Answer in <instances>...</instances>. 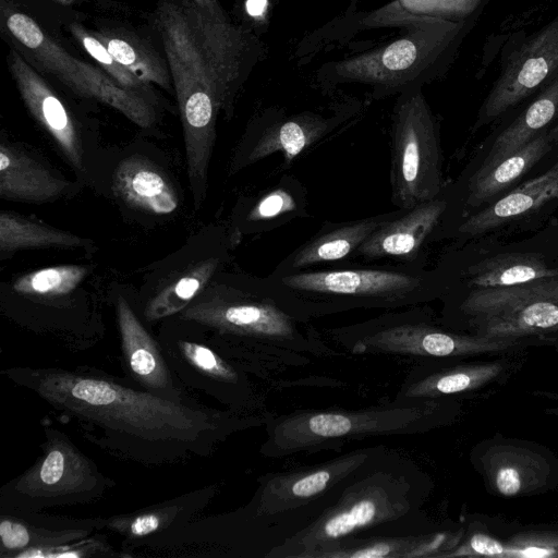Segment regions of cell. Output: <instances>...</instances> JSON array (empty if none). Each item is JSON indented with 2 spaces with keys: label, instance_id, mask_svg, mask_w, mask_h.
I'll return each instance as SVG.
<instances>
[{
  "label": "cell",
  "instance_id": "cell-1",
  "mask_svg": "<svg viewBox=\"0 0 558 558\" xmlns=\"http://www.w3.org/2000/svg\"><path fill=\"white\" fill-rule=\"evenodd\" d=\"M0 375L75 424L94 446L146 466L209 457L236 433L265 424V416L172 401L85 365L11 366Z\"/></svg>",
  "mask_w": 558,
  "mask_h": 558
},
{
  "label": "cell",
  "instance_id": "cell-2",
  "mask_svg": "<svg viewBox=\"0 0 558 558\" xmlns=\"http://www.w3.org/2000/svg\"><path fill=\"white\" fill-rule=\"evenodd\" d=\"M154 24L165 50L183 126L195 208L205 201L218 116L259 53L257 40L192 0H161Z\"/></svg>",
  "mask_w": 558,
  "mask_h": 558
},
{
  "label": "cell",
  "instance_id": "cell-3",
  "mask_svg": "<svg viewBox=\"0 0 558 558\" xmlns=\"http://www.w3.org/2000/svg\"><path fill=\"white\" fill-rule=\"evenodd\" d=\"M427 492L428 478L418 465L385 446L330 505L266 558H317L352 536L414 533Z\"/></svg>",
  "mask_w": 558,
  "mask_h": 558
},
{
  "label": "cell",
  "instance_id": "cell-4",
  "mask_svg": "<svg viewBox=\"0 0 558 558\" xmlns=\"http://www.w3.org/2000/svg\"><path fill=\"white\" fill-rule=\"evenodd\" d=\"M177 317L203 327L215 348L258 377H266L270 362L303 365L311 356L336 353L311 323L291 315L256 280L194 300Z\"/></svg>",
  "mask_w": 558,
  "mask_h": 558
},
{
  "label": "cell",
  "instance_id": "cell-5",
  "mask_svg": "<svg viewBox=\"0 0 558 558\" xmlns=\"http://www.w3.org/2000/svg\"><path fill=\"white\" fill-rule=\"evenodd\" d=\"M255 280L280 306L305 323L356 310L423 305L442 290L439 274L424 265L407 264L271 271Z\"/></svg>",
  "mask_w": 558,
  "mask_h": 558
},
{
  "label": "cell",
  "instance_id": "cell-6",
  "mask_svg": "<svg viewBox=\"0 0 558 558\" xmlns=\"http://www.w3.org/2000/svg\"><path fill=\"white\" fill-rule=\"evenodd\" d=\"M450 403L444 399L399 400L360 409H307L265 416L266 438L259 452L266 458L339 450L369 437L418 435L448 422Z\"/></svg>",
  "mask_w": 558,
  "mask_h": 558
},
{
  "label": "cell",
  "instance_id": "cell-7",
  "mask_svg": "<svg viewBox=\"0 0 558 558\" xmlns=\"http://www.w3.org/2000/svg\"><path fill=\"white\" fill-rule=\"evenodd\" d=\"M470 25V20L417 17L405 25V34L328 65L323 77L367 85L377 98L418 88L449 65Z\"/></svg>",
  "mask_w": 558,
  "mask_h": 558
},
{
  "label": "cell",
  "instance_id": "cell-8",
  "mask_svg": "<svg viewBox=\"0 0 558 558\" xmlns=\"http://www.w3.org/2000/svg\"><path fill=\"white\" fill-rule=\"evenodd\" d=\"M325 332L351 354L387 355L414 364L441 363L507 350L517 344V339L466 336L444 329L433 322L430 313L422 305L386 311Z\"/></svg>",
  "mask_w": 558,
  "mask_h": 558
},
{
  "label": "cell",
  "instance_id": "cell-9",
  "mask_svg": "<svg viewBox=\"0 0 558 558\" xmlns=\"http://www.w3.org/2000/svg\"><path fill=\"white\" fill-rule=\"evenodd\" d=\"M384 447H362L314 465L265 474L258 478L251 500L241 508L280 545L330 505L344 484Z\"/></svg>",
  "mask_w": 558,
  "mask_h": 558
},
{
  "label": "cell",
  "instance_id": "cell-10",
  "mask_svg": "<svg viewBox=\"0 0 558 558\" xmlns=\"http://www.w3.org/2000/svg\"><path fill=\"white\" fill-rule=\"evenodd\" d=\"M41 452L23 473L0 488V512H35L86 505L116 486L63 430L44 427Z\"/></svg>",
  "mask_w": 558,
  "mask_h": 558
},
{
  "label": "cell",
  "instance_id": "cell-11",
  "mask_svg": "<svg viewBox=\"0 0 558 558\" xmlns=\"http://www.w3.org/2000/svg\"><path fill=\"white\" fill-rule=\"evenodd\" d=\"M391 118V199L409 209L442 192L439 129L421 87L399 95Z\"/></svg>",
  "mask_w": 558,
  "mask_h": 558
},
{
  "label": "cell",
  "instance_id": "cell-12",
  "mask_svg": "<svg viewBox=\"0 0 558 558\" xmlns=\"http://www.w3.org/2000/svg\"><path fill=\"white\" fill-rule=\"evenodd\" d=\"M2 14L17 50L36 69L54 76L76 95L114 108L141 128H150L156 122V110L149 99L122 87L105 71L70 54L28 14L4 9Z\"/></svg>",
  "mask_w": 558,
  "mask_h": 558
},
{
  "label": "cell",
  "instance_id": "cell-13",
  "mask_svg": "<svg viewBox=\"0 0 558 558\" xmlns=\"http://www.w3.org/2000/svg\"><path fill=\"white\" fill-rule=\"evenodd\" d=\"M157 337L177 380L187 391H198L226 407L248 413L256 405L251 375L243 364L223 355L199 325L178 318ZM255 376V375H254Z\"/></svg>",
  "mask_w": 558,
  "mask_h": 558
},
{
  "label": "cell",
  "instance_id": "cell-14",
  "mask_svg": "<svg viewBox=\"0 0 558 558\" xmlns=\"http://www.w3.org/2000/svg\"><path fill=\"white\" fill-rule=\"evenodd\" d=\"M478 336L517 339L558 330V280L472 289L460 302Z\"/></svg>",
  "mask_w": 558,
  "mask_h": 558
},
{
  "label": "cell",
  "instance_id": "cell-15",
  "mask_svg": "<svg viewBox=\"0 0 558 558\" xmlns=\"http://www.w3.org/2000/svg\"><path fill=\"white\" fill-rule=\"evenodd\" d=\"M558 73V16L535 33L509 58L484 100L474 128L499 118Z\"/></svg>",
  "mask_w": 558,
  "mask_h": 558
},
{
  "label": "cell",
  "instance_id": "cell-16",
  "mask_svg": "<svg viewBox=\"0 0 558 558\" xmlns=\"http://www.w3.org/2000/svg\"><path fill=\"white\" fill-rule=\"evenodd\" d=\"M218 490V484H210L131 512L107 517L104 531L114 534L121 549L136 558L199 517Z\"/></svg>",
  "mask_w": 558,
  "mask_h": 558
},
{
  "label": "cell",
  "instance_id": "cell-17",
  "mask_svg": "<svg viewBox=\"0 0 558 558\" xmlns=\"http://www.w3.org/2000/svg\"><path fill=\"white\" fill-rule=\"evenodd\" d=\"M116 319L124 377L135 386L172 401L194 400L171 372L161 347L128 300L118 295Z\"/></svg>",
  "mask_w": 558,
  "mask_h": 558
},
{
  "label": "cell",
  "instance_id": "cell-18",
  "mask_svg": "<svg viewBox=\"0 0 558 558\" xmlns=\"http://www.w3.org/2000/svg\"><path fill=\"white\" fill-rule=\"evenodd\" d=\"M449 207L442 192L437 197L400 211L383 223L357 248L354 258L366 262L390 259L423 265V250Z\"/></svg>",
  "mask_w": 558,
  "mask_h": 558
},
{
  "label": "cell",
  "instance_id": "cell-19",
  "mask_svg": "<svg viewBox=\"0 0 558 558\" xmlns=\"http://www.w3.org/2000/svg\"><path fill=\"white\" fill-rule=\"evenodd\" d=\"M8 65L31 114L53 138L68 160L82 169L81 137L63 100L17 49L10 51Z\"/></svg>",
  "mask_w": 558,
  "mask_h": 558
},
{
  "label": "cell",
  "instance_id": "cell-20",
  "mask_svg": "<svg viewBox=\"0 0 558 558\" xmlns=\"http://www.w3.org/2000/svg\"><path fill=\"white\" fill-rule=\"evenodd\" d=\"M105 518H74L41 511L0 512V558L25 549L57 546L104 531Z\"/></svg>",
  "mask_w": 558,
  "mask_h": 558
},
{
  "label": "cell",
  "instance_id": "cell-21",
  "mask_svg": "<svg viewBox=\"0 0 558 558\" xmlns=\"http://www.w3.org/2000/svg\"><path fill=\"white\" fill-rule=\"evenodd\" d=\"M399 211L397 208L395 211L356 220L326 223L314 236L283 258L272 271H299L354 258L364 241Z\"/></svg>",
  "mask_w": 558,
  "mask_h": 558
},
{
  "label": "cell",
  "instance_id": "cell-22",
  "mask_svg": "<svg viewBox=\"0 0 558 558\" xmlns=\"http://www.w3.org/2000/svg\"><path fill=\"white\" fill-rule=\"evenodd\" d=\"M343 111L331 116L305 111L287 118L270 120L251 144L243 165H251L263 158L281 153L290 165L298 156L333 132L344 122Z\"/></svg>",
  "mask_w": 558,
  "mask_h": 558
},
{
  "label": "cell",
  "instance_id": "cell-23",
  "mask_svg": "<svg viewBox=\"0 0 558 558\" xmlns=\"http://www.w3.org/2000/svg\"><path fill=\"white\" fill-rule=\"evenodd\" d=\"M502 371L499 363L481 364H413L396 399H444L473 391L497 378Z\"/></svg>",
  "mask_w": 558,
  "mask_h": 558
},
{
  "label": "cell",
  "instance_id": "cell-24",
  "mask_svg": "<svg viewBox=\"0 0 558 558\" xmlns=\"http://www.w3.org/2000/svg\"><path fill=\"white\" fill-rule=\"evenodd\" d=\"M69 182L23 149L0 145V196L10 201L47 202L62 195Z\"/></svg>",
  "mask_w": 558,
  "mask_h": 558
},
{
  "label": "cell",
  "instance_id": "cell-25",
  "mask_svg": "<svg viewBox=\"0 0 558 558\" xmlns=\"http://www.w3.org/2000/svg\"><path fill=\"white\" fill-rule=\"evenodd\" d=\"M558 197V162L539 177L526 181L459 225L462 235H480L501 227Z\"/></svg>",
  "mask_w": 558,
  "mask_h": 558
},
{
  "label": "cell",
  "instance_id": "cell-26",
  "mask_svg": "<svg viewBox=\"0 0 558 558\" xmlns=\"http://www.w3.org/2000/svg\"><path fill=\"white\" fill-rule=\"evenodd\" d=\"M449 549L448 533L414 532L352 536L320 553L317 558H437Z\"/></svg>",
  "mask_w": 558,
  "mask_h": 558
},
{
  "label": "cell",
  "instance_id": "cell-27",
  "mask_svg": "<svg viewBox=\"0 0 558 558\" xmlns=\"http://www.w3.org/2000/svg\"><path fill=\"white\" fill-rule=\"evenodd\" d=\"M113 187L126 204L155 215H169L179 206L178 195L166 175L143 157H130L119 163Z\"/></svg>",
  "mask_w": 558,
  "mask_h": 558
},
{
  "label": "cell",
  "instance_id": "cell-28",
  "mask_svg": "<svg viewBox=\"0 0 558 558\" xmlns=\"http://www.w3.org/2000/svg\"><path fill=\"white\" fill-rule=\"evenodd\" d=\"M554 141L547 131L542 132L525 146L488 167H480L468 185L465 205L478 207L509 189L547 153Z\"/></svg>",
  "mask_w": 558,
  "mask_h": 558
},
{
  "label": "cell",
  "instance_id": "cell-29",
  "mask_svg": "<svg viewBox=\"0 0 558 558\" xmlns=\"http://www.w3.org/2000/svg\"><path fill=\"white\" fill-rule=\"evenodd\" d=\"M558 117V73L543 86L526 109L494 142L481 167H488L517 151L545 131Z\"/></svg>",
  "mask_w": 558,
  "mask_h": 558
},
{
  "label": "cell",
  "instance_id": "cell-30",
  "mask_svg": "<svg viewBox=\"0 0 558 558\" xmlns=\"http://www.w3.org/2000/svg\"><path fill=\"white\" fill-rule=\"evenodd\" d=\"M536 253H501L468 267L466 286L472 289L502 288L541 279L557 278Z\"/></svg>",
  "mask_w": 558,
  "mask_h": 558
},
{
  "label": "cell",
  "instance_id": "cell-31",
  "mask_svg": "<svg viewBox=\"0 0 558 558\" xmlns=\"http://www.w3.org/2000/svg\"><path fill=\"white\" fill-rule=\"evenodd\" d=\"M90 241L50 227L13 211L0 215V252L9 255L16 251L44 247H86Z\"/></svg>",
  "mask_w": 558,
  "mask_h": 558
},
{
  "label": "cell",
  "instance_id": "cell-32",
  "mask_svg": "<svg viewBox=\"0 0 558 558\" xmlns=\"http://www.w3.org/2000/svg\"><path fill=\"white\" fill-rule=\"evenodd\" d=\"M306 191L301 182L282 178L250 207L245 223L254 232L268 231L306 214Z\"/></svg>",
  "mask_w": 558,
  "mask_h": 558
},
{
  "label": "cell",
  "instance_id": "cell-33",
  "mask_svg": "<svg viewBox=\"0 0 558 558\" xmlns=\"http://www.w3.org/2000/svg\"><path fill=\"white\" fill-rule=\"evenodd\" d=\"M220 265L218 257L207 258L186 270L154 295L143 310L147 323H156L181 314L209 282Z\"/></svg>",
  "mask_w": 558,
  "mask_h": 558
},
{
  "label": "cell",
  "instance_id": "cell-34",
  "mask_svg": "<svg viewBox=\"0 0 558 558\" xmlns=\"http://www.w3.org/2000/svg\"><path fill=\"white\" fill-rule=\"evenodd\" d=\"M122 65L143 83L170 88L171 74L167 61L146 44L129 34L105 29L94 34Z\"/></svg>",
  "mask_w": 558,
  "mask_h": 558
},
{
  "label": "cell",
  "instance_id": "cell-35",
  "mask_svg": "<svg viewBox=\"0 0 558 558\" xmlns=\"http://www.w3.org/2000/svg\"><path fill=\"white\" fill-rule=\"evenodd\" d=\"M483 0H395L369 17L375 25L405 26L417 17L463 21L480 8Z\"/></svg>",
  "mask_w": 558,
  "mask_h": 558
},
{
  "label": "cell",
  "instance_id": "cell-36",
  "mask_svg": "<svg viewBox=\"0 0 558 558\" xmlns=\"http://www.w3.org/2000/svg\"><path fill=\"white\" fill-rule=\"evenodd\" d=\"M83 265H60L17 278L13 290L20 295L54 301L72 293L87 275Z\"/></svg>",
  "mask_w": 558,
  "mask_h": 558
},
{
  "label": "cell",
  "instance_id": "cell-37",
  "mask_svg": "<svg viewBox=\"0 0 558 558\" xmlns=\"http://www.w3.org/2000/svg\"><path fill=\"white\" fill-rule=\"evenodd\" d=\"M14 558H132L123 550L116 549L106 534L97 531L94 534L57 546L25 549Z\"/></svg>",
  "mask_w": 558,
  "mask_h": 558
},
{
  "label": "cell",
  "instance_id": "cell-38",
  "mask_svg": "<svg viewBox=\"0 0 558 558\" xmlns=\"http://www.w3.org/2000/svg\"><path fill=\"white\" fill-rule=\"evenodd\" d=\"M70 31L84 50L97 61V63L105 70L122 87L141 94L142 96L150 99L151 90L149 85L143 83L135 74L122 65L109 52L105 45L94 35L86 31L82 25L71 24Z\"/></svg>",
  "mask_w": 558,
  "mask_h": 558
},
{
  "label": "cell",
  "instance_id": "cell-39",
  "mask_svg": "<svg viewBox=\"0 0 558 558\" xmlns=\"http://www.w3.org/2000/svg\"><path fill=\"white\" fill-rule=\"evenodd\" d=\"M520 465L508 462L499 465L494 473V484L497 490L507 497L515 496L525 486V474Z\"/></svg>",
  "mask_w": 558,
  "mask_h": 558
},
{
  "label": "cell",
  "instance_id": "cell-40",
  "mask_svg": "<svg viewBox=\"0 0 558 558\" xmlns=\"http://www.w3.org/2000/svg\"><path fill=\"white\" fill-rule=\"evenodd\" d=\"M197 7L202 8L204 11L209 13L210 15L226 20L228 19L226 12L219 4L217 0H192Z\"/></svg>",
  "mask_w": 558,
  "mask_h": 558
},
{
  "label": "cell",
  "instance_id": "cell-41",
  "mask_svg": "<svg viewBox=\"0 0 558 558\" xmlns=\"http://www.w3.org/2000/svg\"><path fill=\"white\" fill-rule=\"evenodd\" d=\"M548 133L551 136L554 143L558 144V123Z\"/></svg>",
  "mask_w": 558,
  "mask_h": 558
},
{
  "label": "cell",
  "instance_id": "cell-42",
  "mask_svg": "<svg viewBox=\"0 0 558 558\" xmlns=\"http://www.w3.org/2000/svg\"><path fill=\"white\" fill-rule=\"evenodd\" d=\"M57 1H59V2H61V3H64V4H68V3H70V2H72L73 0H57Z\"/></svg>",
  "mask_w": 558,
  "mask_h": 558
}]
</instances>
